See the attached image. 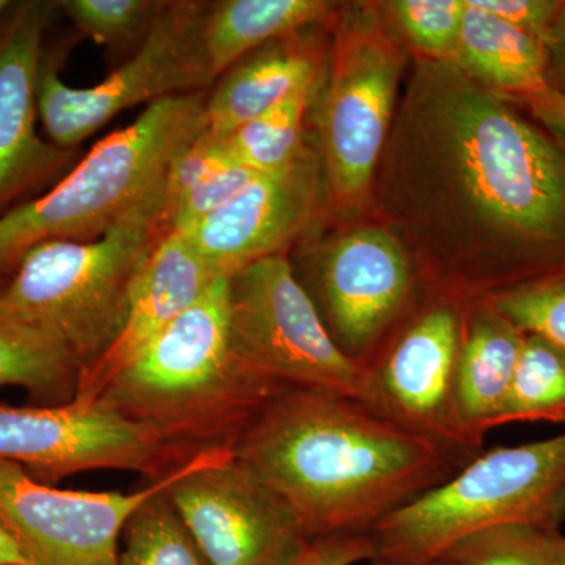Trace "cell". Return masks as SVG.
<instances>
[{
	"label": "cell",
	"instance_id": "27",
	"mask_svg": "<svg viewBox=\"0 0 565 565\" xmlns=\"http://www.w3.org/2000/svg\"><path fill=\"white\" fill-rule=\"evenodd\" d=\"M167 2L161 0H63L77 31L99 46L139 43L150 32Z\"/></svg>",
	"mask_w": 565,
	"mask_h": 565
},
{
	"label": "cell",
	"instance_id": "32",
	"mask_svg": "<svg viewBox=\"0 0 565 565\" xmlns=\"http://www.w3.org/2000/svg\"><path fill=\"white\" fill-rule=\"evenodd\" d=\"M470 2L471 6L537 36L544 43L546 32L559 10V3L546 2V0H470Z\"/></svg>",
	"mask_w": 565,
	"mask_h": 565
},
{
	"label": "cell",
	"instance_id": "13",
	"mask_svg": "<svg viewBox=\"0 0 565 565\" xmlns=\"http://www.w3.org/2000/svg\"><path fill=\"white\" fill-rule=\"evenodd\" d=\"M390 334L367 370V405L470 462L475 451L457 422L455 379L467 305L426 292Z\"/></svg>",
	"mask_w": 565,
	"mask_h": 565
},
{
	"label": "cell",
	"instance_id": "22",
	"mask_svg": "<svg viewBox=\"0 0 565 565\" xmlns=\"http://www.w3.org/2000/svg\"><path fill=\"white\" fill-rule=\"evenodd\" d=\"M79 364L46 334L0 319V386H20L32 405L54 407L76 399Z\"/></svg>",
	"mask_w": 565,
	"mask_h": 565
},
{
	"label": "cell",
	"instance_id": "5",
	"mask_svg": "<svg viewBox=\"0 0 565 565\" xmlns=\"http://www.w3.org/2000/svg\"><path fill=\"white\" fill-rule=\"evenodd\" d=\"M207 93L150 104L95 145L57 184L0 217V278L47 241L88 243L166 189L173 162L206 129Z\"/></svg>",
	"mask_w": 565,
	"mask_h": 565
},
{
	"label": "cell",
	"instance_id": "20",
	"mask_svg": "<svg viewBox=\"0 0 565 565\" xmlns=\"http://www.w3.org/2000/svg\"><path fill=\"white\" fill-rule=\"evenodd\" d=\"M337 3L326 0H222L206 2L204 54L217 81L234 63L270 41L329 20Z\"/></svg>",
	"mask_w": 565,
	"mask_h": 565
},
{
	"label": "cell",
	"instance_id": "26",
	"mask_svg": "<svg viewBox=\"0 0 565 565\" xmlns=\"http://www.w3.org/2000/svg\"><path fill=\"white\" fill-rule=\"evenodd\" d=\"M557 531L527 523L487 527L456 542L437 565H550Z\"/></svg>",
	"mask_w": 565,
	"mask_h": 565
},
{
	"label": "cell",
	"instance_id": "18",
	"mask_svg": "<svg viewBox=\"0 0 565 565\" xmlns=\"http://www.w3.org/2000/svg\"><path fill=\"white\" fill-rule=\"evenodd\" d=\"M525 332L482 300L467 305L457 356V422L475 451L497 427L514 377Z\"/></svg>",
	"mask_w": 565,
	"mask_h": 565
},
{
	"label": "cell",
	"instance_id": "11",
	"mask_svg": "<svg viewBox=\"0 0 565 565\" xmlns=\"http://www.w3.org/2000/svg\"><path fill=\"white\" fill-rule=\"evenodd\" d=\"M195 456L98 403H0V459L20 465L41 484L90 470L136 471L161 481Z\"/></svg>",
	"mask_w": 565,
	"mask_h": 565
},
{
	"label": "cell",
	"instance_id": "33",
	"mask_svg": "<svg viewBox=\"0 0 565 565\" xmlns=\"http://www.w3.org/2000/svg\"><path fill=\"white\" fill-rule=\"evenodd\" d=\"M371 553L367 534L327 535L315 539L294 565H355L367 563Z\"/></svg>",
	"mask_w": 565,
	"mask_h": 565
},
{
	"label": "cell",
	"instance_id": "15",
	"mask_svg": "<svg viewBox=\"0 0 565 565\" xmlns=\"http://www.w3.org/2000/svg\"><path fill=\"white\" fill-rule=\"evenodd\" d=\"M61 2H10L0 14V217L57 184L76 150L36 132L44 33Z\"/></svg>",
	"mask_w": 565,
	"mask_h": 565
},
{
	"label": "cell",
	"instance_id": "28",
	"mask_svg": "<svg viewBox=\"0 0 565 565\" xmlns=\"http://www.w3.org/2000/svg\"><path fill=\"white\" fill-rule=\"evenodd\" d=\"M486 302L522 332L545 338L565 351V274L527 282Z\"/></svg>",
	"mask_w": 565,
	"mask_h": 565
},
{
	"label": "cell",
	"instance_id": "21",
	"mask_svg": "<svg viewBox=\"0 0 565 565\" xmlns=\"http://www.w3.org/2000/svg\"><path fill=\"white\" fill-rule=\"evenodd\" d=\"M462 32L452 63L476 84L500 93H531L546 87L545 43L465 0Z\"/></svg>",
	"mask_w": 565,
	"mask_h": 565
},
{
	"label": "cell",
	"instance_id": "24",
	"mask_svg": "<svg viewBox=\"0 0 565 565\" xmlns=\"http://www.w3.org/2000/svg\"><path fill=\"white\" fill-rule=\"evenodd\" d=\"M316 85L300 88L255 120L222 136L234 161L255 173H273L289 166L308 143L303 122Z\"/></svg>",
	"mask_w": 565,
	"mask_h": 565
},
{
	"label": "cell",
	"instance_id": "8",
	"mask_svg": "<svg viewBox=\"0 0 565 565\" xmlns=\"http://www.w3.org/2000/svg\"><path fill=\"white\" fill-rule=\"evenodd\" d=\"M230 343L239 362L273 385L367 403L366 367L327 332L286 256H269L230 278Z\"/></svg>",
	"mask_w": 565,
	"mask_h": 565
},
{
	"label": "cell",
	"instance_id": "12",
	"mask_svg": "<svg viewBox=\"0 0 565 565\" xmlns=\"http://www.w3.org/2000/svg\"><path fill=\"white\" fill-rule=\"evenodd\" d=\"M299 281L338 348L364 367L411 313L422 286L407 248L381 226L334 239Z\"/></svg>",
	"mask_w": 565,
	"mask_h": 565
},
{
	"label": "cell",
	"instance_id": "38",
	"mask_svg": "<svg viewBox=\"0 0 565 565\" xmlns=\"http://www.w3.org/2000/svg\"><path fill=\"white\" fill-rule=\"evenodd\" d=\"M7 281V278H0V289H2L3 282Z\"/></svg>",
	"mask_w": 565,
	"mask_h": 565
},
{
	"label": "cell",
	"instance_id": "31",
	"mask_svg": "<svg viewBox=\"0 0 565 565\" xmlns=\"http://www.w3.org/2000/svg\"><path fill=\"white\" fill-rule=\"evenodd\" d=\"M232 159L223 137L211 132L206 126L170 169L166 182V217L185 192Z\"/></svg>",
	"mask_w": 565,
	"mask_h": 565
},
{
	"label": "cell",
	"instance_id": "29",
	"mask_svg": "<svg viewBox=\"0 0 565 565\" xmlns=\"http://www.w3.org/2000/svg\"><path fill=\"white\" fill-rule=\"evenodd\" d=\"M388 9L424 57L452 62L467 11L465 0H397Z\"/></svg>",
	"mask_w": 565,
	"mask_h": 565
},
{
	"label": "cell",
	"instance_id": "1",
	"mask_svg": "<svg viewBox=\"0 0 565 565\" xmlns=\"http://www.w3.org/2000/svg\"><path fill=\"white\" fill-rule=\"evenodd\" d=\"M424 292L462 305L537 281L565 244V152L452 62L422 57L373 182Z\"/></svg>",
	"mask_w": 565,
	"mask_h": 565
},
{
	"label": "cell",
	"instance_id": "36",
	"mask_svg": "<svg viewBox=\"0 0 565 565\" xmlns=\"http://www.w3.org/2000/svg\"><path fill=\"white\" fill-rule=\"evenodd\" d=\"M550 565H565V535L561 534L559 531L553 537Z\"/></svg>",
	"mask_w": 565,
	"mask_h": 565
},
{
	"label": "cell",
	"instance_id": "25",
	"mask_svg": "<svg viewBox=\"0 0 565 565\" xmlns=\"http://www.w3.org/2000/svg\"><path fill=\"white\" fill-rule=\"evenodd\" d=\"M166 490L148 498L126 523L120 565H212Z\"/></svg>",
	"mask_w": 565,
	"mask_h": 565
},
{
	"label": "cell",
	"instance_id": "23",
	"mask_svg": "<svg viewBox=\"0 0 565 565\" xmlns=\"http://www.w3.org/2000/svg\"><path fill=\"white\" fill-rule=\"evenodd\" d=\"M537 422H565V351L525 333L497 427Z\"/></svg>",
	"mask_w": 565,
	"mask_h": 565
},
{
	"label": "cell",
	"instance_id": "7",
	"mask_svg": "<svg viewBox=\"0 0 565 565\" xmlns=\"http://www.w3.org/2000/svg\"><path fill=\"white\" fill-rule=\"evenodd\" d=\"M404 61L374 10L344 14L318 117L323 188L333 210H356L373 192Z\"/></svg>",
	"mask_w": 565,
	"mask_h": 565
},
{
	"label": "cell",
	"instance_id": "3",
	"mask_svg": "<svg viewBox=\"0 0 565 565\" xmlns=\"http://www.w3.org/2000/svg\"><path fill=\"white\" fill-rule=\"evenodd\" d=\"M277 393L234 355L230 278H217L104 386L95 403L195 456L233 451Z\"/></svg>",
	"mask_w": 565,
	"mask_h": 565
},
{
	"label": "cell",
	"instance_id": "17",
	"mask_svg": "<svg viewBox=\"0 0 565 565\" xmlns=\"http://www.w3.org/2000/svg\"><path fill=\"white\" fill-rule=\"evenodd\" d=\"M217 280L191 241L167 233L145 264L131 296L128 318L118 340L81 377L76 403L93 404L111 379L129 366Z\"/></svg>",
	"mask_w": 565,
	"mask_h": 565
},
{
	"label": "cell",
	"instance_id": "10",
	"mask_svg": "<svg viewBox=\"0 0 565 565\" xmlns=\"http://www.w3.org/2000/svg\"><path fill=\"white\" fill-rule=\"evenodd\" d=\"M166 493L212 565H294L315 541L232 449L200 452Z\"/></svg>",
	"mask_w": 565,
	"mask_h": 565
},
{
	"label": "cell",
	"instance_id": "30",
	"mask_svg": "<svg viewBox=\"0 0 565 565\" xmlns=\"http://www.w3.org/2000/svg\"><path fill=\"white\" fill-rule=\"evenodd\" d=\"M255 177V172L234 159L223 163L178 200L167 215L170 228L174 232L191 228L195 223L232 202Z\"/></svg>",
	"mask_w": 565,
	"mask_h": 565
},
{
	"label": "cell",
	"instance_id": "9",
	"mask_svg": "<svg viewBox=\"0 0 565 565\" xmlns=\"http://www.w3.org/2000/svg\"><path fill=\"white\" fill-rule=\"evenodd\" d=\"M206 2H167L134 57L93 87H70L58 76V57L44 52L39 77L40 120L52 143L77 147L122 110L215 84L203 50Z\"/></svg>",
	"mask_w": 565,
	"mask_h": 565
},
{
	"label": "cell",
	"instance_id": "34",
	"mask_svg": "<svg viewBox=\"0 0 565 565\" xmlns=\"http://www.w3.org/2000/svg\"><path fill=\"white\" fill-rule=\"evenodd\" d=\"M525 98L534 117L565 148V93L546 85Z\"/></svg>",
	"mask_w": 565,
	"mask_h": 565
},
{
	"label": "cell",
	"instance_id": "19",
	"mask_svg": "<svg viewBox=\"0 0 565 565\" xmlns=\"http://www.w3.org/2000/svg\"><path fill=\"white\" fill-rule=\"evenodd\" d=\"M307 31L264 44L215 81L204 107L211 132L228 136L292 93L318 84L322 51Z\"/></svg>",
	"mask_w": 565,
	"mask_h": 565
},
{
	"label": "cell",
	"instance_id": "37",
	"mask_svg": "<svg viewBox=\"0 0 565 565\" xmlns=\"http://www.w3.org/2000/svg\"><path fill=\"white\" fill-rule=\"evenodd\" d=\"M10 6V0H0V14Z\"/></svg>",
	"mask_w": 565,
	"mask_h": 565
},
{
	"label": "cell",
	"instance_id": "35",
	"mask_svg": "<svg viewBox=\"0 0 565 565\" xmlns=\"http://www.w3.org/2000/svg\"><path fill=\"white\" fill-rule=\"evenodd\" d=\"M0 565H35L2 523H0Z\"/></svg>",
	"mask_w": 565,
	"mask_h": 565
},
{
	"label": "cell",
	"instance_id": "16",
	"mask_svg": "<svg viewBox=\"0 0 565 565\" xmlns=\"http://www.w3.org/2000/svg\"><path fill=\"white\" fill-rule=\"evenodd\" d=\"M326 196L321 154L311 143L289 166L256 173L236 196L185 232L215 278H232L302 234Z\"/></svg>",
	"mask_w": 565,
	"mask_h": 565
},
{
	"label": "cell",
	"instance_id": "14",
	"mask_svg": "<svg viewBox=\"0 0 565 565\" xmlns=\"http://www.w3.org/2000/svg\"><path fill=\"white\" fill-rule=\"evenodd\" d=\"M192 460L161 481L122 493L55 489L0 459V523L35 565H120L118 542L128 520Z\"/></svg>",
	"mask_w": 565,
	"mask_h": 565
},
{
	"label": "cell",
	"instance_id": "4",
	"mask_svg": "<svg viewBox=\"0 0 565 565\" xmlns=\"http://www.w3.org/2000/svg\"><path fill=\"white\" fill-rule=\"evenodd\" d=\"M170 232L163 189L98 239L35 245L0 289V319L50 337L82 377L120 337L137 278Z\"/></svg>",
	"mask_w": 565,
	"mask_h": 565
},
{
	"label": "cell",
	"instance_id": "2",
	"mask_svg": "<svg viewBox=\"0 0 565 565\" xmlns=\"http://www.w3.org/2000/svg\"><path fill=\"white\" fill-rule=\"evenodd\" d=\"M233 452L313 539L367 534L467 463L362 401L313 390L275 394Z\"/></svg>",
	"mask_w": 565,
	"mask_h": 565
},
{
	"label": "cell",
	"instance_id": "6",
	"mask_svg": "<svg viewBox=\"0 0 565 565\" xmlns=\"http://www.w3.org/2000/svg\"><path fill=\"white\" fill-rule=\"evenodd\" d=\"M565 520V433L482 451L444 484L386 515L367 533V565H437L460 539L527 523L559 530Z\"/></svg>",
	"mask_w": 565,
	"mask_h": 565
}]
</instances>
